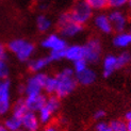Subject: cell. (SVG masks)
Instances as JSON below:
<instances>
[{"mask_svg": "<svg viewBox=\"0 0 131 131\" xmlns=\"http://www.w3.org/2000/svg\"><path fill=\"white\" fill-rule=\"evenodd\" d=\"M8 47L6 45L0 43V61H6L8 60Z\"/></svg>", "mask_w": 131, "mask_h": 131, "instance_id": "31", "label": "cell"}, {"mask_svg": "<svg viewBox=\"0 0 131 131\" xmlns=\"http://www.w3.org/2000/svg\"><path fill=\"white\" fill-rule=\"evenodd\" d=\"M6 47L11 53L21 63H28L34 57L36 51V46L33 43L21 37L11 40Z\"/></svg>", "mask_w": 131, "mask_h": 131, "instance_id": "2", "label": "cell"}, {"mask_svg": "<svg viewBox=\"0 0 131 131\" xmlns=\"http://www.w3.org/2000/svg\"><path fill=\"white\" fill-rule=\"evenodd\" d=\"M95 131H112V130H111L110 123L100 121V122H97L95 126Z\"/></svg>", "mask_w": 131, "mask_h": 131, "instance_id": "30", "label": "cell"}, {"mask_svg": "<svg viewBox=\"0 0 131 131\" xmlns=\"http://www.w3.org/2000/svg\"><path fill=\"white\" fill-rule=\"evenodd\" d=\"M110 126L112 131H128L127 122L123 119H113L110 122Z\"/></svg>", "mask_w": 131, "mask_h": 131, "instance_id": "24", "label": "cell"}, {"mask_svg": "<svg viewBox=\"0 0 131 131\" xmlns=\"http://www.w3.org/2000/svg\"><path fill=\"white\" fill-rule=\"evenodd\" d=\"M101 68H102V75L103 77H111L117 69H119V65L118 61H117V56L115 54H107L102 59V64H101Z\"/></svg>", "mask_w": 131, "mask_h": 131, "instance_id": "13", "label": "cell"}, {"mask_svg": "<svg viewBox=\"0 0 131 131\" xmlns=\"http://www.w3.org/2000/svg\"><path fill=\"white\" fill-rule=\"evenodd\" d=\"M128 4V0H108V8L111 10H122Z\"/></svg>", "mask_w": 131, "mask_h": 131, "instance_id": "27", "label": "cell"}, {"mask_svg": "<svg viewBox=\"0 0 131 131\" xmlns=\"http://www.w3.org/2000/svg\"><path fill=\"white\" fill-rule=\"evenodd\" d=\"M67 41L59 33H48L41 41V46L45 49L51 51H64L67 47Z\"/></svg>", "mask_w": 131, "mask_h": 131, "instance_id": "8", "label": "cell"}, {"mask_svg": "<svg viewBox=\"0 0 131 131\" xmlns=\"http://www.w3.org/2000/svg\"><path fill=\"white\" fill-rule=\"evenodd\" d=\"M0 131H9V130L4 127V125L2 123H0Z\"/></svg>", "mask_w": 131, "mask_h": 131, "instance_id": "35", "label": "cell"}, {"mask_svg": "<svg viewBox=\"0 0 131 131\" xmlns=\"http://www.w3.org/2000/svg\"><path fill=\"white\" fill-rule=\"evenodd\" d=\"M54 76L57 80L56 96H58L60 99H64L74 93L78 86V82L73 68L64 67L59 70Z\"/></svg>", "mask_w": 131, "mask_h": 131, "instance_id": "1", "label": "cell"}, {"mask_svg": "<svg viewBox=\"0 0 131 131\" xmlns=\"http://www.w3.org/2000/svg\"><path fill=\"white\" fill-rule=\"evenodd\" d=\"M117 61H118L119 69L123 67H126L131 62V53L128 51H123L119 54H117Z\"/></svg>", "mask_w": 131, "mask_h": 131, "instance_id": "25", "label": "cell"}, {"mask_svg": "<svg viewBox=\"0 0 131 131\" xmlns=\"http://www.w3.org/2000/svg\"><path fill=\"white\" fill-rule=\"evenodd\" d=\"M64 59L71 63L78 60L84 59V47L81 44H71L67 45L64 51Z\"/></svg>", "mask_w": 131, "mask_h": 131, "instance_id": "14", "label": "cell"}, {"mask_svg": "<svg viewBox=\"0 0 131 131\" xmlns=\"http://www.w3.org/2000/svg\"><path fill=\"white\" fill-rule=\"evenodd\" d=\"M113 46L118 49H125L131 46V31H124L116 33L112 40Z\"/></svg>", "mask_w": 131, "mask_h": 131, "instance_id": "17", "label": "cell"}, {"mask_svg": "<svg viewBox=\"0 0 131 131\" xmlns=\"http://www.w3.org/2000/svg\"><path fill=\"white\" fill-rule=\"evenodd\" d=\"M106 115H107L106 111L102 110V109H99V110H96L94 112L93 117H94V119L96 122H100V121H103V118L106 117Z\"/></svg>", "mask_w": 131, "mask_h": 131, "instance_id": "32", "label": "cell"}, {"mask_svg": "<svg viewBox=\"0 0 131 131\" xmlns=\"http://www.w3.org/2000/svg\"><path fill=\"white\" fill-rule=\"evenodd\" d=\"M17 131H26V130H24V129H19V130H17Z\"/></svg>", "mask_w": 131, "mask_h": 131, "instance_id": "38", "label": "cell"}, {"mask_svg": "<svg viewBox=\"0 0 131 131\" xmlns=\"http://www.w3.org/2000/svg\"><path fill=\"white\" fill-rule=\"evenodd\" d=\"M125 121L126 122H131V110H129L128 112L125 114Z\"/></svg>", "mask_w": 131, "mask_h": 131, "instance_id": "34", "label": "cell"}, {"mask_svg": "<svg viewBox=\"0 0 131 131\" xmlns=\"http://www.w3.org/2000/svg\"><path fill=\"white\" fill-rule=\"evenodd\" d=\"M68 13L70 18L81 26H85L89 24L94 16V11L90 8V5L84 0H77Z\"/></svg>", "mask_w": 131, "mask_h": 131, "instance_id": "5", "label": "cell"}, {"mask_svg": "<svg viewBox=\"0 0 131 131\" xmlns=\"http://www.w3.org/2000/svg\"><path fill=\"white\" fill-rule=\"evenodd\" d=\"M47 95L45 93L37 94V95H31V96H24V100L26 103V107L29 111L37 113L44 106L46 102Z\"/></svg>", "mask_w": 131, "mask_h": 131, "instance_id": "12", "label": "cell"}, {"mask_svg": "<svg viewBox=\"0 0 131 131\" xmlns=\"http://www.w3.org/2000/svg\"><path fill=\"white\" fill-rule=\"evenodd\" d=\"M127 6L129 8V10L131 11V0H128V4H127Z\"/></svg>", "mask_w": 131, "mask_h": 131, "instance_id": "37", "label": "cell"}, {"mask_svg": "<svg viewBox=\"0 0 131 131\" xmlns=\"http://www.w3.org/2000/svg\"><path fill=\"white\" fill-rule=\"evenodd\" d=\"M29 111L26 107V103H25V100H24V97H20L16 99L14 102H13V106H12V110H11V114L14 115L18 118H21V116Z\"/></svg>", "mask_w": 131, "mask_h": 131, "instance_id": "19", "label": "cell"}, {"mask_svg": "<svg viewBox=\"0 0 131 131\" xmlns=\"http://www.w3.org/2000/svg\"><path fill=\"white\" fill-rule=\"evenodd\" d=\"M56 113L52 112V111L47 108L46 106H44L40 111L37 112V116L40 118V122L42 124V126L45 125H48V124H51L52 121H53V117H54Z\"/></svg>", "mask_w": 131, "mask_h": 131, "instance_id": "21", "label": "cell"}, {"mask_svg": "<svg viewBox=\"0 0 131 131\" xmlns=\"http://www.w3.org/2000/svg\"><path fill=\"white\" fill-rule=\"evenodd\" d=\"M35 26L38 32L41 33H49L53 27V20L46 14H40L37 15L35 19Z\"/></svg>", "mask_w": 131, "mask_h": 131, "instance_id": "18", "label": "cell"}, {"mask_svg": "<svg viewBox=\"0 0 131 131\" xmlns=\"http://www.w3.org/2000/svg\"><path fill=\"white\" fill-rule=\"evenodd\" d=\"M47 78L45 73H35L27 78L26 82L19 86V92L24 96H31L44 93V83Z\"/></svg>", "mask_w": 131, "mask_h": 131, "instance_id": "4", "label": "cell"}, {"mask_svg": "<svg viewBox=\"0 0 131 131\" xmlns=\"http://www.w3.org/2000/svg\"><path fill=\"white\" fill-rule=\"evenodd\" d=\"M93 25L96 28L98 32H100L102 34H111L113 32L112 25H111L110 18L108 16L107 13L104 12H98L96 15L93 16Z\"/></svg>", "mask_w": 131, "mask_h": 131, "instance_id": "10", "label": "cell"}, {"mask_svg": "<svg viewBox=\"0 0 131 131\" xmlns=\"http://www.w3.org/2000/svg\"><path fill=\"white\" fill-rule=\"evenodd\" d=\"M57 89V80L54 75H47L44 83V93L46 95H54Z\"/></svg>", "mask_w": 131, "mask_h": 131, "instance_id": "22", "label": "cell"}, {"mask_svg": "<svg viewBox=\"0 0 131 131\" xmlns=\"http://www.w3.org/2000/svg\"><path fill=\"white\" fill-rule=\"evenodd\" d=\"M40 131H60V128L51 123V124H48V125H45Z\"/></svg>", "mask_w": 131, "mask_h": 131, "instance_id": "33", "label": "cell"}, {"mask_svg": "<svg viewBox=\"0 0 131 131\" xmlns=\"http://www.w3.org/2000/svg\"><path fill=\"white\" fill-rule=\"evenodd\" d=\"M57 28L59 30V34L66 40L80 35L84 30V26L74 21L68 12H63L57 18Z\"/></svg>", "mask_w": 131, "mask_h": 131, "instance_id": "3", "label": "cell"}, {"mask_svg": "<svg viewBox=\"0 0 131 131\" xmlns=\"http://www.w3.org/2000/svg\"><path fill=\"white\" fill-rule=\"evenodd\" d=\"M94 12H102L108 8V0H84Z\"/></svg>", "mask_w": 131, "mask_h": 131, "instance_id": "23", "label": "cell"}, {"mask_svg": "<svg viewBox=\"0 0 131 131\" xmlns=\"http://www.w3.org/2000/svg\"><path fill=\"white\" fill-rule=\"evenodd\" d=\"M2 124L9 131H17L19 129H21V121H20V118H18V117L12 115V114L11 115H6L4 117V121H3Z\"/></svg>", "mask_w": 131, "mask_h": 131, "instance_id": "20", "label": "cell"}, {"mask_svg": "<svg viewBox=\"0 0 131 131\" xmlns=\"http://www.w3.org/2000/svg\"><path fill=\"white\" fill-rule=\"evenodd\" d=\"M21 129L26 131H40L42 129V124L37 116V113L27 111L21 116Z\"/></svg>", "mask_w": 131, "mask_h": 131, "instance_id": "11", "label": "cell"}, {"mask_svg": "<svg viewBox=\"0 0 131 131\" xmlns=\"http://www.w3.org/2000/svg\"><path fill=\"white\" fill-rule=\"evenodd\" d=\"M12 106V83L9 79L0 80V117L9 115Z\"/></svg>", "mask_w": 131, "mask_h": 131, "instance_id": "7", "label": "cell"}, {"mask_svg": "<svg viewBox=\"0 0 131 131\" xmlns=\"http://www.w3.org/2000/svg\"><path fill=\"white\" fill-rule=\"evenodd\" d=\"M127 127H128V131H131V122H127Z\"/></svg>", "mask_w": 131, "mask_h": 131, "instance_id": "36", "label": "cell"}, {"mask_svg": "<svg viewBox=\"0 0 131 131\" xmlns=\"http://www.w3.org/2000/svg\"><path fill=\"white\" fill-rule=\"evenodd\" d=\"M84 47V60L89 64H96L101 60L102 44L98 37H91L83 44Z\"/></svg>", "mask_w": 131, "mask_h": 131, "instance_id": "6", "label": "cell"}, {"mask_svg": "<svg viewBox=\"0 0 131 131\" xmlns=\"http://www.w3.org/2000/svg\"><path fill=\"white\" fill-rule=\"evenodd\" d=\"M75 75H76V80L78 84L82 86H90L97 80V73L90 66Z\"/></svg>", "mask_w": 131, "mask_h": 131, "instance_id": "16", "label": "cell"}, {"mask_svg": "<svg viewBox=\"0 0 131 131\" xmlns=\"http://www.w3.org/2000/svg\"><path fill=\"white\" fill-rule=\"evenodd\" d=\"M27 64L29 70L32 74H35V73H43L51 64V61L48 56H44V57L32 58Z\"/></svg>", "mask_w": 131, "mask_h": 131, "instance_id": "15", "label": "cell"}, {"mask_svg": "<svg viewBox=\"0 0 131 131\" xmlns=\"http://www.w3.org/2000/svg\"><path fill=\"white\" fill-rule=\"evenodd\" d=\"M41 1H45V0H41Z\"/></svg>", "mask_w": 131, "mask_h": 131, "instance_id": "39", "label": "cell"}, {"mask_svg": "<svg viewBox=\"0 0 131 131\" xmlns=\"http://www.w3.org/2000/svg\"><path fill=\"white\" fill-rule=\"evenodd\" d=\"M64 51H51V52H49L48 57L50 59L51 63L59 62V61H61V60H64Z\"/></svg>", "mask_w": 131, "mask_h": 131, "instance_id": "29", "label": "cell"}, {"mask_svg": "<svg viewBox=\"0 0 131 131\" xmlns=\"http://www.w3.org/2000/svg\"><path fill=\"white\" fill-rule=\"evenodd\" d=\"M90 66V64L84 60V59H81V60H78L76 62L73 63V70H74V73L75 74H78V73H80V71L84 70L85 68H88Z\"/></svg>", "mask_w": 131, "mask_h": 131, "instance_id": "28", "label": "cell"}, {"mask_svg": "<svg viewBox=\"0 0 131 131\" xmlns=\"http://www.w3.org/2000/svg\"><path fill=\"white\" fill-rule=\"evenodd\" d=\"M11 74L10 65L6 61H0V80L9 79V76Z\"/></svg>", "mask_w": 131, "mask_h": 131, "instance_id": "26", "label": "cell"}, {"mask_svg": "<svg viewBox=\"0 0 131 131\" xmlns=\"http://www.w3.org/2000/svg\"><path fill=\"white\" fill-rule=\"evenodd\" d=\"M108 16L110 18L113 31H115L116 33L126 31L129 19L127 14L123 10H111L108 13Z\"/></svg>", "mask_w": 131, "mask_h": 131, "instance_id": "9", "label": "cell"}]
</instances>
